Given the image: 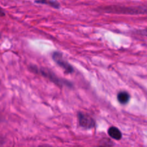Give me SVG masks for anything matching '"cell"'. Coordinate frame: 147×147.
Masks as SVG:
<instances>
[{"instance_id":"obj_8","label":"cell","mask_w":147,"mask_h":147,"mask_svg":"<svg viewBox=\"0 0 147 147\" xmlns=\"http://www.w3.org/2000/svg\"><path fill=\"white\" fill-rule=\"evenodd\" d=\"M139 34H142V35L146 36V37H147V30H140V31H139Z\"/></svg>"},{"instance_id":"obj_7","label":"cell","mask_w":147,"mask_h":147,"mask_svg":"<svg viewBox=\"0 0 147 147\" xmlns=\"http://www.w3.org/2000/svg\"><path fill=\"white\" fill-rule=\"evenodd\" d=\"M37 4H48L49 6L54 8L58 9L60 7V4L56 1H50V0H42V1H36Z\"/></svg>"},{"instance_id":"obj_4","label":"cell","mask_w":147,"mask_h":147,"mask_svg":"<svg viewBox=\"0 0 147 147\" xmlns=\"http://www.w3.org/2000/svg\"><path fill=\"white\" fill-rule=\"evenodd\" d=\"M40 73H41L42 76H44L45 77L47 78L48 79H50L52 82H53L54 83H55L57 86H63L64 84H65L66 86H71L72 84L69 82H66L65 80H62L60 78L57 77L56 76H55V74L53 73H52L51 71H50L49 70L47 69L42 68L41 70H40Z\"/></svg>"},{"instance_id":"obj_5","label":"cell","mask_w":147,"mask_h":147,"mask_svg":"<svg viewBox=\"0 0 147 147\" xmlns=\"http://www.w3.org/2000/svg\"><path fill=\"white\" fill-rule=\"evenodd\" d=\"M108 134L110 136V137L115 139V140H120L122 138V134L121 131L115 126H111V127L109 128Z\"/></svg>"},{"instance_id":"obj_2","label":"cell","mask_w":147,"mask_h":147,"mask_svg":"<svg viewBox=\"0 0 147 147\" xmlns=\"http://www.w3.org/2000/svg\"><path fill=\"white\" fill-rule=\"evenodd\" d=\"M53 59L60 67H61L66 73H73V67H72L71 65L66 61L63 58V55L62 53L59 52H55L53 54Z\"/></svg>"},{"instance_id":"obj_3","label":"cell","mask_w":147,"mask_h":147,"mask_svg":"<svg viewBox=\"0 0 147 147\" xmlns=\"http://www.w3.org/2000/svg\"><path fill=\"white\" fill-rule=\"evenodd\" d=\"M78 119L79 125L81 127L86 129H93L96 126V122L94 119L86 113L79 112L78 113Z\"/></svg>"},{"instance_id":"obj_10","label":"cell","mask_w":147,"mask_h":147,"mask_svg":"<svg viewBox=\"0 0 147 147\" xmlns=\"http://www.w3.org/2000/svg\"><path fill=\"white\" fill-rule=\"evenodd\" d=\"M39 147H52V146H48V145H42V146H40Z\"/></svg>"},{"instance_id":"obj_1","label":"cell","mask_w":147,"mask_h":147,"mask_svg":"<svg viewBox=\"0 0 147 147\" xmlns=\"http://www.w3.org/2000/svg\"><path fill=\"white\" fill-rule=\"evenodd\" d=\"M100 9L105 12L110 13H118V14H142L146 12V9L141 8V7H120V6H110V7H101Z\"/></svg>"},{"instance_id":"obj_9","label":"cell","mask_w":147,"mask_h":147,"mask_svg":"<svg viewBox=\"0 0 147 147\" xmlns=\"http://www.w3.org/2000/svg\"><path fill=\"white\" fill-rule=\"evenodd\" d=\"M5 15V13H4V10L0 7V17H4Z\"/></svg>"},{"instance_id":"obj_6","label":"cell","mask_w":147,"mask_h":147,"mask_svg":"<svg viewBox=\"0 0 147 147\" xmlns=\"http://www.w3.org/2000/svg\"><path fill=\"white\" fill-rule=\"evenodd\" d=\"M117 98L119 103H121V104H126V103H127L129 101L130 95H129L127 92H120V93H118Z\"/></svg>"}]
</instances>
